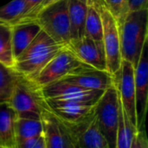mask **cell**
I'll return each mask as SVG.
<instances>
[{"label":"cell","instance_id":"1","mask_svg":"<svg viewBox=\"0 0 148 148\" xmlns=\"http://www.w3.org/2000/svg\"><path fill=\"white\" fill-rule=\"evenodd\" d=\"M65 47L41 30L30 44L15 58L13 70L20 75L33 80L44 66Z\"/></svg>","mask_w":148,"mask_h":148},{"label":"cell","instance_id":"2","mask_svg":"<svg viewBox=\"0 0 148 148\" xmlns=\"http://www.w3.org/2000/svg\"><path fill=\"white\" fill-rule=\"evenodd\" d=\"M147 30L148 10L128 13L120 26L122 60L131 62L134 69L148 40Z\"/></svg>","mask_w":148,"mask_h":148},{"label":"cell","instance_id":"3","mask_svg":"<svg viewBox=\"0 0 148 148\" xmlns=\"http://www.w3.org/2000/svg\"><path fill=\"white\" fill-rule=\"evenodd\" d=\"M8 102L17 118L41 120L43 112L48 109L40 88L31 80L18 74Z\"/></svg>","mask_w":148,"mask_h":148},{"label":"cell","instance_id":"4","mask_svg":"<svg viewBox=\"0 0 148 148\" xmlns=\"http://www.w3.org/2000/svg\"><path fill=\"white\" fill-rule=\"evenodd\" d=\"M121 106L116 87L105 90L95 106L94 116L96 124L105 137L109 148H115Z\"/></svg>","mask_w":148,"mask_h":148},{"label":"cell","instance_id":"5","mask_svg":"<svg viewBox=\"0 0 148 148\" xmlns=\"http://www.w3.org/2000/svg\"><path fill=\"white\" fill-rule=\"evenodd\" d=\"M97 2L102 22V42L106 56V69L115 79L122 62L120 24L109 12L103 0H97Z\"/></svg>","mask_w":148,"mask_h":148},{"label":"cell","instance_id":"6","mask_svg":"<svg viewBox=\"0 0 148 148\" xmlns=\"http://www.w3.org/2000/svg\"><path fill=\"white\" fill-rule=\"evenodd\" d=\"M34 21L56 42L67 46L70 42L68 0H60L43 9L36 15Z\"/></svg>","mask_w":148,"mask_h":148},{"label":"cell","instance_id":"7","mask_svg":"<svg viewBox=\"0 0 148 148\" xmlns=\"http://www.w3.org/2000/svg\"><path fill=\"white\" fill-rule=\"evenodd\" d=\"M40 91L44 100L88 104H95L104 92L85 89L62 79L40 88Z\"/></svg>","mask_w":148,"mask_h":148},{"label":"cell","instance_id":"8","mask_svg":"<svg viewBox=\"0 0 148 148\" xmlns=\"http://www.w3.org/2000/svg\"><path fill=\"white\" fill-rule=\"evenodd\" d=\"M82 64V62L65 47L55 56L31 81L40 88L51 82L63 79Z\"/></svg>","mask_w":148,"mask_h":148},{"label":"cell","instance_id":"9","mask_svg":"<svg viewBox=\"0 0 148 148\" xmlns=\"http://www.w3.org/2000/svg\"><path fill=\"white\" fill-rule=\"evenodd\" d=\"M135 113L138 131L145 130L148 95V40L145 42L140 60L134 69Z\"/></svg>","mask_w":148,"mask_h":148},{"label":"cell","instance_id":"10","mask_svg":"<svg viewBox=\"0 0 148 148\" xmlns=\"http://www.w3.org/2000/svg\"><path fill=\"white\" fill-rule=\"evenodd\" d=\"M62 80L88 90L105 91L115 87V79L108 71L100 70L84 63L75 69Z\"/></svg>","mask_w":148,"mask_h":148},{"label":"cell","instance_id":"11","mask_svg":"<svg viewBox=\"0 0 148 148\" xmlns=\"http://www.w3.org/2000/svg\"><path fill=\"white\" fill-rule=\"evenodd\" d=\"M82 63L100 70H106V56L102 42H97L87 35L70 41L66 46Z\"/></svg>","mask_w":148,"mask_h":148},{"label":"cell","instance_id":"12","mask_svg":"<svg viewBox=\"0 0 148 148\" xmlns=\"http://www.w3.org/2000/svg\"><path fill=\"white\" fill-rule=\"evenodd\" d=\"M49 111L64 126L79 124L93 115L95 104L44 100Z\"/></svg>","mask_w":148,"mask_h":148},{"label":"cell","instance_id":"13","mask_svg":"<svg viewBox=\"0 0 148 148\" xmlns=\"http://www.w3.org/2000/svg\"><path fill=\"white\" fill-rule=\"evenodd\" d=\"M115 87L122 108L126 111L131 121L136 126L134 67L131 62L122 60L120 72L115 78Z\"/></svg>","mask_w":148,"mask_h":148},{"label":"cell","instance_id":"14","mask_svg":"<svg viewBox=\"0 0 148 148\" xmlns=\"http://www.w3.org/2000/svg\"><path fill=\"white\" fill-rule=\"evenodd\" d=\"M65 127L76 148H109L96 124L94 114L79 124Z\"/></svg>","mask_w":148,"mask_h":148},{"label":"cell","instance_id":"15","mask_svg":"<svg viewBox=\"0 0 148 148\" xmlns=\"http://www.w3.org/2000/svg\"><path fill=\"white\" fill-rule=\"evenodd\" d=\"M45 148H71L73 142L65 126L46 109L42 117Z\"/></svg>","mask_w":148,"mask_h":148},{"label":"cell","instance_id":"16","mask_svg":"<svg viewBox=\"0 0 148 148\" xmlns=\"http://www.w3.org/2000/svg\"><path fill=\"white\" fill-rule=\"evenodd\" d=\"M36 21H22L11 24V41L14 58L18 56L41 31Z\"/></svg>","mask_w":148,"mask_h":148},{"label":"cell","instance_id":"17","mask_svg":"<svg viewBox=\"0 0 148 148\" xmlns=\"http://www.w3.org/2000/svg\"><path fill=\"white\" fill-rule=\"evenodd\" d=\"M17 116L8 101L0 103V147L16 148V121Z\"/></svg>","mask_w":148,"mask_h":148},{"label":"cell","instance_id":"18","mask_svg":"<svg viewBox=\"0 0 148 148\" xmlns=\"http://www.w3.org/2000/svg\"><path fill=\"white\" fill-rule=\"evenodd\" d=\"M68 10L70 27V41L85 36L87 3L77 0H68Z\"/></svg>","mask_w":148,"mask_h":148},{"label":"cell","instance_id":"19","mask_svg":"<svg viewBox=\"0 0 148 148\" xmlns=\"http://www.w3.org/2000/svg\"><path fill=\"white\" fill-rule=\"evenodd\" d=\"M137 133L138 129L136 126L131 121L127 114L121 106L119 124L116 133L115 148H131Z\"/></svg>","mask_w":148,"mask_h":148},{"label":"cell","instance_id":"20","mask_svg":"<svg viewBox=\"0 0 148 148\" xmlns=\"http://www.w3.org/2000/svg\"><path fill=\"white\" fill-rule=\"evenodd\" d=\"M85 35L97 42H102V22L97 0H88Z\"/></svg>","mask_w":148,"mask_h":148},{"label":"cell","instance_id":"21","mask_svg":"<svg viewBox=\"0 0 148 148\" xmlns=\"http://www.w3.org/2000/svg\"><path fill=\"white\" fill-rule=\"evenodd\" d=\"M42 132L41 120L17 118L16 121V147L27 140L40 137Z\"/></svg>","mask_w":148,"mask_h":148},{"label":"cell","instance_id":"22","mask_svg":"<svg viewBox=\"0 0 148 148\" xmlns=\"http://www.w3.org/2000/svg\"><path fill=\"white\" fill-rule=\"evenodd\" d=\"M0 62L13 69L15 58L12 49L11 25L3 23H0Z\"/></svg>","mask_w":148,"mask_h":148},{"label":"cell","instance_id":"23","mask_svg":"<svg viewBox=\"0 0 148 148\" xmlns=\"http://www.w3.org/2000/svg\"><path fill=\"white\" fill-rule=\"evenodd\" d=\"M25 10L23 0H11L0 7V23L13 24L23 15Z\"/></svg>","mask_w":148,"mask_h":148},{"label":"cell","instance_id":"24","mask_svg":"<svg viewBox=\"0 0 148 148\" xmlns=\"http://www.w3.org/2000/svg\"><path fill=\"white\" fill-rule=\"evenodd\" d=\"M17 73L0 62V103L8 101Z\"/></svg>","mask_w":148,"mask_h":148},{"label":"cell","instance_id":"25","mask_svg":"<svg viewBox=\"0 0 148 148\" xmlns=\"http://www.w3.org/2000/svg\"><path fill=\"white\" fill-rule=\"evenodd\" d=\"M103 2L121 26L128 14V0H103Z\"/></svg>","mask_w":148,"mask_h":148},{"label":"cell","instance_id":"26","mask_svg":"<svg viewBox=\"0 0 148 148\" xmlns=\"http://www.w3.org/2000/svg\"><path fill=\"white\" fill-rule=\"evenodd\" d=\"M23 2H24V6H25V10H24V13L22 16V17L17 22H21V21L27 20L29 18V16L37 8V6L40 4V3L42 2V0H23Z\"/></svg>","mask_w":148,"mask_h":148},{"label":"cell","instance_id":"27","mask_svg":"<svg viewBox=\"0 0 148 148\" xmlns=\"http://www.w3.org/2000/svg\"><path fill=\"white\" fill-rule=\"evenodd\" d=\"M131 148H148L147 139L145 130L138 131L134 139Z\"/></svg>","mask_w":148,"mask_h":148},{"label":"cell","instance_id":"28","mask_svg":"<svg viewBox=\"0 0 148 148\" xmlns=\"http://www.w3.org/2000/svg\"><path fill=\"white\" fill-rule=\"evenodd\" d=\"M148 10V0H128V13Z\"/></svg>","mask_w":148,"mask_h":148},{"label":"cell","instance_id":"29","mask_svg":"<svg viewBox=\"0 0 148 148\" xmlns=\"http://www.w3.org/2000/svg\"><path fill=\"white\" fill-rule=\"evenodd\" d=\"M58 1H60V0H42V2H41L40 4L37 6V8L34 10V12H33V13L29 16V18H28L27 20H25V21H34L35 17L36 16V15H37L41 10H42L43 9L47 8L48 6L53 4V3H56V2H58ZM21 22H22V21H21Z\"/></svg>","mask_w":148,"mask_h":148},{"label":"cell","instance_id":"30","mask_svg":"<svg viewBox=\"0 0 148 148\" xmlns=\"http://www.w3.org/2000/svg\"><path fill=\"white\" fill-rule=\"evenodd\" d=\"M32 148H45V141H44L43 134L39 137L38 140L36 141V143Z\"/></svg>","mask_w":148,"mask_h":148},{"label":"cell","instance_id":"31","mask_svg":"<svg viewBox=\"0 0 148 148\" xmlns=\"http://www.w3.org/2000/svg\"><path fill=\"white\" fill-rule=\"evenodd\" d=\"M77 1L82 2V3H87V2H88V0H77Z\"/></svg>","mask_w":148,"mask_h":148},{"label":"cell","instance_id":"32","mask_svg":"<svg viewBox=\"0 0 148 148\" xmlns=\"http://www.w3.org/2000/svg\"><path fill=\"white\" fill-rule=\"evenodd\" d=\"M71 148H76V147H75V146L74 144H73V146H72V147H71Z\"/></svg>","mask_w":148,"mask_h":148},{"label":"cell","instance_id":"33","mask_svg":"<svg viewBox=\"0 0 148 148\" xmlns=\"http://www.w3.org/2000/svg\"><path fill=\"white\" fill-rule=\"evenodd\" d=\"M0 148H3V147H0Z\"/></svg>","mask_w":148,"mask_h":148}]
</instances>
